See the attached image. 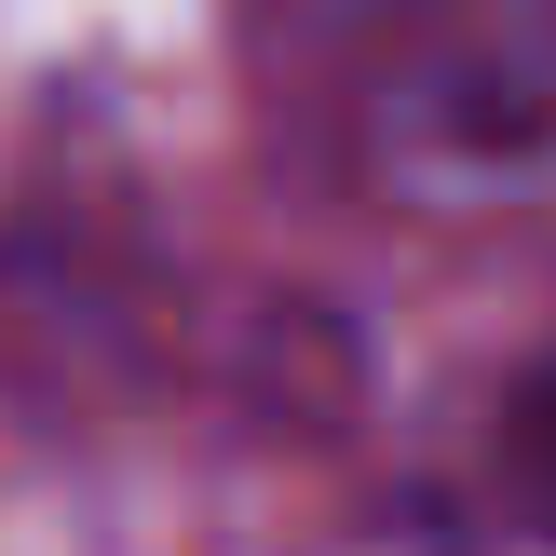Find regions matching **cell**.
I'll list each match as a JSON object with an SVG mask.
<instances>
[]
</instances>
